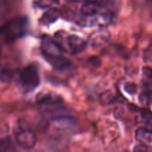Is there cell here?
<instances>
[{
	"mask_svg": "<svg viewBox=\"0 0 152 152\" xmlns=\"http://www.w3.org/2000/svg\"><path fill=\"white\" fill-rule=\"evenodd\" d=\"M78 21L86 26H107L113 22L120 7L119 0H81Z\"/></svg>",
	"mask_w": 152,
	"mask_h": 152,
	"instance_id": "obj_1",
	"label": "cell"
},
{
	"mask_svg": "<svg viewBox=\"0 0 152 152\" xmlns=\"http://www.w3.org/2000/svg\"><path fill=\"white\" fill-rule=\"evenodd\" d=\"M41 51L46 60L57 69H65L71 66V60L63 56L62 48L49 36H44L42 38Z\"/></svg>",
	"mask_w": 152,
	"mask_h": 152,
	"instance_id": "obj_2",
	"label": "cell"
},
{
	"mask_svg": "<svg viewBox=\"0 0 152 152\" xmlns=\"http://www.w3.org/2000/svg\"><path fill=\"white\" fill-rule=\"evenodd\" d=\"M14 136L17 145L25 150H30L35 146L37 138L35 132L24 120L17 122L14 129Z\"/></svg>",
	"mask_w": 152,
	"mask_h": 152,
	"instance_id": "obj_3",
	"label": "cell"
},
{
	"mask_svg": "<svg viewBox=\"0 0 152 152\" xmlns=\"http://www.w3.org/2000/svg\"><path fill=\"white\" fill-rule=\"evenodd\" d=\"M56 41L62 48L63 51H67L71 54L82 53L87 47V42L84 39L77 35H67L65 33H56Z\"/></svg>",
	"mask_w": 152,
	"mask_h": 152,
	"instance_id": "obj_4",
	"label": "cell"
},
{
	"mask_svg": "<svg viewBox=\"0 0 152 152\" xmlns=\"http://www.w3.org/2000/svg\"><path fill=\"white\" fill-rule=\"evenodd\" d=\"M27 19L25 18H16L3 25L0 28V34L6 42H12L22 37L26 32Z\"/></svg>",
	"mask_w": 152,
	"mask_h": 152,
	"instance_id": "obj_5",
	"label": "cell"
},
{
	"mask_svg": "<svg viewBox=\"0 0 152 152\" xmlns=\"http://www.w3.org/2000/svg\"><path fill=\"white\" fill-rule=\"evenodd\" d=\"M19 82L27 91H32L39 85L40 78L37 67L34 64L28 65L22 69L19 76Z\"/></svg>",
	"mask_w": 152,
	"mask_h": 152,
	"instance_id": "obj_6",
	"label": "cell"
},
{
	"mask_svg": "<svg viewBox=\"0 0 152 152\" xmlns=\"http://www.w3.org/2000/svg\"><path fill=\"white\" fill-rule=\"evenodd\" d=\"M36 98L37 102L42 105H56L63 102L59 95L50 91L39 92Z\"/></svg>",
	"mask_w": 152,
	"mask_h": 152,
	"instance_id": "obj_7",
	"label": "cell"
},
{
	"mask_svg": "<svg viewBox=\"0 0 152 152\" xmlns=\"http://www.w3.org/2000/svg\"><path fill=\"white\" fill-rule=\"evenodd\" d=\"M61 16V12L58 9L53 8L48 10L43 14L41 19V22L44 25H49L56 22Z\"/></svg>",
	"mask_w": 152,
	"mask_h": 152,
	"instance_id": "obj_8",
	"label": "cell"
},
{
	"mask_svg": "<svg viewBox=\"0 0 152 152\" xmlns=\"http://www.w3.org/2000/svg\"><path fill=\"white\" fill-rule=\"evenodd\" d=\"M108 33L105 31H98L94 33L90 38V43L92 47H99L108 39Z\"/></svg>",
	"mask_w": 152,
	"mask_h": 152,
	"instance_id": "obj_9",
	"label": "cell"
},
{
	"mask_svg": "<svg viewBox=\"0 0 152 152\" xmlns=\"http://www.w3.org/2000/svg\"><path fill=\"white\" fill-rule=\"evenodd\" d=\"M14 73L10 68L7 67H0V81L8 83L13 78Z\"/></svg>",
	"mask_w": 152,
	"mask_h": 152,
	"instance_id": "obj_10",
	"label": "cell"
},
{
	"mask_svg": "<svg viewBox=\"0 0 152 152\" xmlns=\"http://www.w3.org/2000/svg\"><path fill=\"white\" fill-rule=\"evenodd\" d=\"M13 150H14V148H13L11 141L7 139L0 140V151H13Z\"/></svg>",
	"mask_w": 152,
	"mask_h": 152,
	"instance_id": "obj_11",
	"label": "cell"
},
{
	"mask_svg": "<svg viewBox=\"0 0 152 152\" xmlns=\"http://www.w3.org/2000/svg\"><path fill=\"white\" fill-rule=\"evenodd\" d=\"M113 96L110 93H105L104 94L102 95V97H101V100L102 102L107 104L110 103V102L112 101Z\"/></svg>",
	"mask_w": 152,
	"mask_h": 152,
	"instance_id": "obj_12",
	"label": "cell"
},
{
	"mask_svg": "<svg viewBox=\"0 0 152 152\" xmlns=\"http://www.w3.org/2000/svg\"><path fill=\"white\" fill-rule=\"evenodd\" d=\"M125 89L127 92L130 94H134L137 91V86L134 84H131V83H127L125 86Z\"/></svg>",
	"mask_w": 152,
	"mask_h": 152,
	"instance_id": "obj_13",
	"label": "cell"
},
{
	"mask_svg": "<svg viewBox=\"0 0 152 152\" xmlns=\"http://www.w3.org/2000/svg\"><path fill=\"white\" fill-rule=\"evenodd\" d=\"M53 0H41L39 1V5L42 7H48L51 5Z\"/></svg>",
	"mask_w": 152,
	"mask_h": 152,
	"instance_id": "obj_14",
	"label": "cell"
},
{
	"mask_svg": "<svg viewBox=\"0 0 152 152\" xmlns=\"http://www.w3.org/2000/svg\"><path fill=\"white\" fill-rule=\"evenodd\" d=\"M148 148H147L146 146H145V145H137V146L136 147V148H134V151H148Z\"/></svg>",
	"mask_w": 152,
	"mask_h": 152,
	"instance_id": "obj_15",
	"label": "cell"
}]
</instances>
